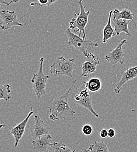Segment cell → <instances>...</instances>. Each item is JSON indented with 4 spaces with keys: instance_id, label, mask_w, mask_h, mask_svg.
<instances>
[{
    "instance_id": "cell-1",
    "label": "cell",
    "mask_w": 137,
    "mask_h": 152,
    "mask_svg": "<svg viewBox=\"0 0 137 152\" xmlns=\"http://www.w3.org/2000/svg\"><path fill=\"white\" fill-rule=\"evenodd\" d=\"M77 80L73 81V83L63 95L57 96L52 102L51 105L47 108L49 110V118L52 121H60L64 119L68 116H73L75 114L74 108L70 106L68 103V98L70 93L75 84Z\"/></svg>"
},
{
    "instance_id": "cell-2",
    "label": "cell",
    "mask_w": 137,
    "mask_h": 152,
    "mask_svg": "<svg viewBox=\"0 0 137 152\" xmlns=\"http://www.w3.org/2000/svg\"><path fill=\"white\" fill-rule=\"evenodd\" d=\"M74 58H66L63 56H59L50 66V73L54 76H67L73 77V72L75 68Z\"/></svg>"
},
{
    "instance_id": "cell-3",
    "label": "cell",
    "mask_w": 137,
    "mask_h": 152,
    "mask_svg": "<svg viewBox=\"0 0 137 152\" xmlns=\"http://www.w3.org/2000/svg\"><path fill=\"white\" fill-rule=\"evenodd\" d=\"M78 3L80 8V12L79 13L74 12V14L76 17L72 18L70 22V29H76L75 33L79 32V37H80L82 33V38L86 39L85 27L88 23V17L90 14V11H85V7L83 4V0H79Z\"/></svg>"
},
{
    "instance_id": "cell-4",
    "label": "cell",
    "mask_w": 137,
    "mask_h": 152,
    "mask_svg": "<svg viewBox=\"0 0 137 152\" xmlns=\"http://www.w3.org/2000/svg\"><path fill=\"white\" fill-rule=\"evenodd\" d=\"M65 34L68 38V44L75 48V49L81 52L85 57L88 56V50L93 47H98V42H92L89 39L81 38L71 32L70 28H67Z\"/></svg>"
},
{
    "instance_id": "cell-5",
    "label": "cell",
    "mask_w": 137,
    "mask_h": 152,
    "mask_svg": "<svg viewBox=\"0 0 137 152\" xmlns=\"http://www.w3.org/2000/svg\"><path fill=\"white\" fill-rule=\"evenodd\" d=\"M44 61V57H41L40 59L39 70L37 73L34 74L31 80V83L38 99H39L42 95L46 94L47 81L50 77L48 75H45L43 73Z\"/></svg>"
},
{
    "instance_id": "cell-6",
    "label": "cell",
    "mask_w": 137,
    "mask_h": 152,
    "mask_svg": "<svg viewBox=\"0 0 137 152\" xmlns=\"http://www.w3.org/2000/svg\"><path fill=\"white\" fill-rule=\"evenodd\" d=\"M74 102L78 106L87 109L96 118H99L98 115L94 110L92 104V98L89 94V91L85 87L83 81L81 87L77 89L72 95Z\"/></svg>"
},
{
    "instance_id": "cell-7",
    "label": "cell",
    "mask_w": 137,
    "mask_h": 152,
    "mask_svg": "<svg viewBox=\"0 0 137 152\" xmlns=\"http://www.w3.org/2000/svg\"><path fill=\"white\" fill-rule=\"evenodd\" d=\"M17 14L14 11L6 10L0 11V27L2 30L7 31L15 26H23L19 21Z\"/></svg>"
},
{
    "instance_id": "cell-8",
    "label": "cell",
    "mask_w": 137,
    "mask_h": 152,
    "mask_svg": "<svg viewBox=\"0 0 137 152\" xmlns=\"http://www.w3.org/2000/svg\"><path fill=\"white\" fill-rule=\"evenodd\" d=\"M86 58V60L82 63L80 67L82 74L79 76L80 78L89 77L91 74L95 72L98 65L100 63L99 57L92 53H89Z\"/></svg>"
},
{
    "instance_id": "cell-9",
    "label": "cell",
    "mask_w": 137,
    "mask_h": 152,
    "mask_svg": "<svg viewBox=\"0 0 137 152\" xmlns=\"http://www.w3.org/2000/svg\"><path fill=\"white\" fill-rule=\"evenodd\" d=\"M127 42L125 39L121 40L116 48L111 50L107 55L105 56V59L113 65H116L118 63L123 64L124 62L125 54L123 51V46L127 44Z\"/></svg>"
},
{
    "instance_id": "cell-10",
    "label": "cell",
    "mask_w": 137,
    "mask_h": 152,
    "mask_svg": "<svg viewBox=\"0 0 137 152\" xmlns=\"http://www.w3.org/2000/svg\"><path fill=\"white\" fill-rule=\"evenodd\" d=\"M35 125L30 128V131L33 139L35 140L43 135L49 134L50 128L43 122L38 115H35Z\"/></svg>"
},
{
    "instance_id": "cell-11",
    "label": "cell",
    "mask_w": 137,
    "mask_h": 152,
    "mask_svg": "<svg viewBox=\"0 0 137 152\" xmlns=\"http://www.w3.org/2000/svg\"><path fill=\"white\" fill-rule=\"evenodd\" d=\"M33 114V107H31V111L27 115V116L20 122L14 127L12 130L11 131V133L13 135L14 139H15V147L17 148L18 145H19L20 140L22 139L23 135L25 132L26 125L29 121V118L30 116Z\"/></svg>"
},
{
    "instance_id": "cell-12",
    "label": "cell",
    "mask_w": 137,
    "mask_h": 152,
    "mask_svg": "<svg viewBox=\"0 0 137 152\" xmlns=\"http://www.w3.org/2000/svg\"><path fill=\"white\" fill-rule=\"evenodd\" d=\"M137 77V66L128 68L121 72V77L116 85L114 91L115 93L119 94L123 86L128 81L132 80Z\"/></svg>"
},
{
    "instance_id": "cell-13",
    "label": "cell",
    "mask_w": 137,
    "mask_h": 152,
    "mask_svg": "<svg viewBox=\"0 0 137 152\" xmlns=\"http://www.w3.org/2000/svg\"><path fill=\"white\" fill-rule=\"evenodd\" d=\"M52 137L50 134H45L32 141L33 148L39 152H44L49 148Z\"/></svg>"
},
{
    "instance_id": "cell-14",
    "label": "cell",
    "mask_w": 137,
    "mask_h": 152,
    "mask_svg": "<svg viewBox=\"0 0 137 152\" xmlns=\"http://www.w3.org/2000/svg\"><path fill=\"white\" fill-rule=\"evenodd\" d=\"M113 16V11H110L109 12L108 21L104 26L102 33H103V43H106L110 39L114 37L115 34V31L112 26V18Z\"/></svg>"
},
{
    "instance_id": "cell-15",
    "label": "cell",
    "mask_w": 137,
    "mask_h": 152,
    "mask_svg": "<svg viewBox=\"0 0 137 152\" xmlns=\"http://www.w3.org/2000/svg\"><path fill=\"white\" fill-rule=\"evenodd\" d=\"M129 20L125 19H117L113 20V25L115 26V31L116 35H120L122 32L126 34L128 37H131V35L128 29Z\"/></svg>"
},
{
    "instance_id": "cell-16",
    "label": "cell",
    "mask_w": 137,
    "mask_h": 152,
    "mask_svg": "<svg viewBox=\"0 0 137 152\" xmlns=\"http://www.w3.org/2000/svg\"><path fill=\"white\" fill-rule=\"evenodd\" d=\"M134 16V14L127 9H123L121 11H119L117 9H115L113 11V20L117 19L130 20L133 22L134 26H137V23L133 19Z\"/></svg>"
},
{
    "instance_id": "cell-17",
    "label": "cell",
    "mask_w": 137,
    "mask_h": 152,
    "mask_svg": "<svg viewBox=\"0 0 137 152\" xmlns=\"http://www.w3.org/2000/svg\"><path fill=\"white\" fill-rule=\"evenodd\" d=\"M84 83L85 87L91 92H98L102 87L101 81L97 77H93Z\"/></svg>"
},
{
    "instance_id": "cell-18",
    "label": "cell",
    "mask_w": 137,
    "mask_h": 152,
    "mask_svg": "<svg viewBox=\"0 0 137 152\" xmlns=\"http://www.w3.org/2000/svg\"><path fill=\"white\" fill-rule=\"evenodd\" d=\"M88 150L89 152H110L103 141L99 142L94 141V143L90 145Z\"/></svg>"
},
{
    "instance_id": "cell-19",
    "label": "cell",
    "mask_w": 137,
    "mask_h": 152,
    "mask_svg": "<svg viewBox=\"0 0 137 152\" xmlns=\"http://www.w3.org/2000/svg\"><path fill=\"white\" fill-rule=\"evenodd\" d=\"M11 86L8 84L0 86V99H4L6 101L11 99Z\"/></svg>"
},
{
    "instance_id": "cell-20",
    "label": "cell",
    "mask_w": 137,
    "mask_h": 152,
    "mask_svg": "<svg viewBox=\"0 0 137 152\" xmlns=\"http://www.w3.org/2000/svg\"><path fill=\"white\" fill-rule=\"evenodd\" d=\"M66 146V145L62 142L51 143L48 152H63Z\"/></svg>"
},
{
    "instance_id": "cell-21",
    "label": "cell",
    "mask_w": 137,
    "mask_h": 152,
    "mask_svg": "<svg viewBox=\"0 0 137 152\" xmlns=\"http://www.w3.org/2000/svg\"><path fill=\"white\" fill-rule=\"evenodd\" d=\"M82 132L85 135L90 136L93 133L94 129L92 126L91 125L85 124L82 128Z\"/></svg>"
},
{
    "instance_id": "cell-22",
    "label": "cell",
    "mask_w": 137,
    "mask_h": 152,
    "mask_svg": "<svg viewBox=\"0 0 137 152\" xmlns=\"http://www.w3.org/2000/svg\"><path fill=\"white\" fill-rule=\"evenodd\" d=\"M49 3V0H38V2H32L30 4L31 6H36L38 5L40 7H43L45 6H47Z\"/></svg>"
},
{
    "instance_id": "cell-23",
    "label": "cell",
    "mask_w": 137,
    "mask_h": 152,
    "mask_svg": "<svg viewBox=\"0 0 137 152\" xmlns=\"http://www.w3.org/2000/svg\"><path fill=\"white\" fill-rule=\"evenodd\" d=\"M20 0H0V4L5 5L6 6H9L11 4L15 2H18Z\"/></svg>"
},
{
    "instance_id": "cell-24",
    "label": "cell",
    "mask_w": 137,
    "mask_h": 152,
    "mask_svg": "<svg viewBox=\"0 0 137 152\" xmlns=\"http://www.w3.org/2000/svg\"><path fill=\"white\" fill-rule=\"evenodd\" d=\"M108 137L110 138H113L116 136V131L113 128H109L108 130Z\"/></svg>"
},
{
    "instance_id": "cell-25",
    "label": "cell",
    "mask_w": 137,
    "mask_h": 152,
    "mask_svg": "<svg viewBox=\"0 0 137 152\" xmlns=\"http://www.w3.org/2000/svg\"><path fill=\"white\" fill-rule=\"evenodd\" d=\"M100 136L101 138L105 139L108 137V131L106 129H102L100 132Z\"/></svg>"
},
{
    "instance_id": "cell-26",
    "label": "cell",
    "mask_w": 137,
    "mask_h": 152,
    "mask_svg": "<svg viewBox=\"0 0 137 152\" xmlns=\"http://www.w3.org/2000/svg\"><path fill=\"white\" fill-rule=\"evenodd\" d=\"M63 152H75V150L71 151L68 146H66Z\"/></svg>"
},
{
    "instance_id": "cell-27",
    "label": "cell",
    "mask_w": 137,
    "mask_h": 152,
    "mask_svg": "<svg viewBox=\"0 0 137 152\" xmlns=\"http://www.w3.org/2000/svg\"><path fill=\"white\" fill-rule=\"evenodd\" d=\"M58 1H59V0H49V3H48V5L47 6H50V5H52L53 4L57 2Z\"/></svg>"
},
{
    "instance_id": "cell-28",
    "label": "cell",
    "mask_w": 137,
    "mask_h": 152,
    "mask_svg": "<svg viewBox=\"0 0 137 152\" xmlns=\"http://www.w3.org/2000/svg\"><path fill=\"white\" fill-rule=\"evenodd\" d=\"M82 152H89V151L88 149L87 150V149H83V150L82 151Z\"/></svg>"
}]
</instances>
